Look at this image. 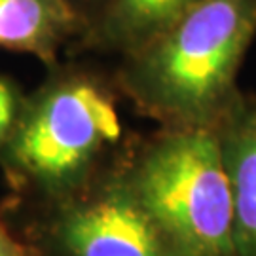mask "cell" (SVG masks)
Masks as SVG:
<instances>
[{"instance_id":"9","label":"cell","mask_w":256,"mask_h":256,"mask_svg":"<svg viewBox=\"0 0 256 256\" xmlns=\"http://www.w3.org/2000/svg\"><path fill=\"white\" fill-rule=\"evenodd\" d=\"M0 256H32L27 245L10 234V230L0 222Z\"/></svg>"},{"instance_id":"4","label":"cell","mask_w":256,"mask_h":256,"mask_svg":"<svg viewBox=\"0 0 256 256\" xmlns=\"http://www.w3.org/2000/svg\"><path fill=\"white\" fill-rule=\"evenodd\" d=\"M55 203L46 238L57 256H178L124 174Z\"/></svg>"},{"instance_id":"7","label":"cell","mask_w":256,"mask_h":256,"mask_svg":"<svg viewBox=\"0 0 256 256\" xmlns=\"http://www.w3.org/2000/svg\"><path fill=\"white\" fill-rule=\"evenodd\" d=\"M202 0H106L88 19L84 50L126 55L171 27Z\"/></svg>"},{"instance_id":"2","label":"cell","mask_w":256,"mask_h":256,"mask_svg":"<svg viewBox=\"0 0 256 256\" xmlns=\"http://www.w3.org/2000/svg\"><path fill=\"white\" fill-rule=\"evenodd\" d=\"M120 135L108 88L93 74L64 68L23 101L0 162L18 186L59 202L82 190Z\"/></svg>"},{"instance_id":"1","label":"cell","mask_w":256,"mask_h":256,"mask_svg":"<svg viewBox=\"0 0 256 256\" xmlns=\"http://www.w3.org/2000/svg\"><path fill=\"white\" fill-rule=\"evenodd\" d=\"M256 36V0H202L171 27L122 55L118 86L164 128H210L238 95Z\"/></svg>"},{"instance_id":"10","label":"cell","mask_w":256,"mask_h":256,"mask_svg":"<svg viewBox=\"0 0 256 256\" xmlns=\"http://www.w3.org/2000/svg\"><path fill=\"white\" fill-rule=\"evenodd\" d=\"M70 2H72L74 6L82 12L86 18L90 19L93 14H95V12H97V10L101 8L102 4L106 2V0H70Z\"/></svg>"},{"instance_id":"6","label":"cell","mask_w":256,"mask_h":256,"mask_svg":"<svg viewBox=\"0 0 256 256\" xmlns=\"http://www.w3.org/2000/svg\"><path fill=\"white\" fill-rule=\"evenodd\" d=\"M88 18L70 0H0V48L30 54L48 64L70 40L82 36Z\"/></svg>"},{"instance_id":"5","label":"cell","mask_w":256,"mask_h":256,"mask_svg":"<svg viewBox=\"0 0 256 256\" xmlns=\"http://www.w3.org/2000/svg\"><path fill=\"white\" fill-rule=\"evenodd\" d=\"M234 210V254L256 256V99L238 93L216 124Z\"/></svg>"},{"instance_id":"3","label":"cell","mask_w":256,"mask_h":256,"mask_svg":"<svg viewBox=\"0 0 256 256\" xmlns=\"http://www.w3.org/2000/svg\"><path fill=\"white\" fill-rule=\"evenodd\" d=\"M124 178L178 256H236L216 126L164 128Z\"/></svg>"},{"instance_id":"8","label":"cell","mask_w":256,"mask_h":256,"mask_svg":"<svg viewBox=\"0 0 256 256\" xmlns=\"http://www.w3.org/2000/svg\"><path fill=\"white\" fill-rule=\"evenodd\" d=\"M25 97L10 78L0 76V150L4 148L18 124Z\"/></svg>"}]
</instances>
